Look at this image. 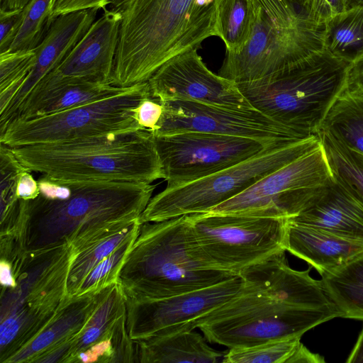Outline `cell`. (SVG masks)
I'll list each match as a JSON object with an SVG mask.
<instances>
[{"mask_svg":"<svg viewBox=\"0 0 363 363\" xmlns=\"http://www.w3.org/2000/svg\"><path fill=\"white\" fill-rule=\"evenodd\" d=\"M291 268L281 252L240 275L237 294L207 315L199 328L210 342L246 347L294 337L342 313L328 298L321 280Z\"/></svg>","mask_w":363,"mask_h":363,"instance_id":"1","label":"cell"},{"mask_svg":"<svg viewBox=\"0 0 363 363\" xmlns=\"http://www.w3.org/2000/svg\"><path fill=\"white\" fill-rule=\"evenodd\" d=\"M38 196L21 199L20 239L26 250L74 245L138 219L155 186L119 181L60 180L42 175Z\"/></svg>","mask_w":363,"mask_h":363,"instance_id":"2","label":"cell"},{"mask_svg":"<svg viewBox=\"0 0 363 363\" xmlns=\"http://www.w3.org/2000/svg\"><path fill=\"white\" fill-rule=\"evenodd\" d=\"M219 0H129L122 20L111 84L147 82L166 62L219 36Z\"/></svg>","mask_w":363,"mask_h":363,"instance_id":"3","label":"cell"},{"mask_svg":"<svg viewBox=\"0 0 363 363\" xmlns=\"http://www.w3.org/2000/svg\"><path fill=\"white\" fill-rule=\"evenodd\" d=\"M236 275L201 255L188 215L141 223L119 272L126 300L158 299L208 287Z\"/></svg>","mask_w":363,"mask_h":363,"instance_id":"4","label":"cell"},{"mask_svg":"<svg viewBox=\"0 0 363 363\" xmlns=\"http://www.w3.org/2000/svg\"><path fill=\"white\" fill-rule=\"evenodd\" d=\"M71 245L24 250L1 257L11 267L12 280L1 286L0 362L10 359L29 345L61 314L73 298L67 281Z\"/></svg>","mask_w":363,"mask_h":363,"instance_id":"5","label":"cell"},{"mask_svg":"<svg viewBox=\"0 0 363 363\" xmlns=\"http://www.w3.org/2000/svg\"><path fill=\"white\" fill-rule=\"evenodd\" d=\"M11 148L28 170L56 179L151 184L164 178L154 136L145 130Z\"/></svg>","mask_w":363,"mask_h":363,"instance_id":"6","label":"cell"},{"mask_svg":"<svg viewBox=\"0 0 363 363\" xmlns=\"http://www.w3.org/2000/svg\"><path fill=\"white\" fill-rule=\"evenodd\" d=\"M350 65L324 49L275 75L237 84L255 109L310 138L345 89Z\"/></svg>","mask_w":363,"mask_h":363,"instance_id":"7","label":"cell"},{"mask_svg":"<svg viewBox=\"0 0 363 363\" xmlns=\"http://www.w3.org/2000/svg\"><path fill=\"white\" fill-rule=\"evenodd\" d=\"M321 145L318 135L289 144H274L258 155L208 177L177 187H166L152 197L141 223L211 211L266 175Z\"/></svg>","mask_w":363,"mask_h":363,"instance_id":"8","label":"cell"},{"mask_svg":"<svg viewBox=\"0 0 363 363\" xmlns=\"http://www.w3.org/2000/svg\"><path fill=\"white\" fill-rule=\"evenodd\" d=\"M150 96L147 82L80 106L16 118L0 130V142L15 147L143 130L137 120L136 108Z\"/></svg>","mask_w":363,"mask_h":363,"instance_id":"9","label":"cell"},{"mask_svg":"<svg viewBox=\"0 0 363 363\" xmlns=\"http://www.w3.org/2000/svg\"><path fill=\"white\" fill-rule=\"evenodd\" d=\"M188 217L201 255L218 270L240 275L286 251V218L213 212Z\"/></svg>","mask_w":363,"mask_h":363,"instance_id":"10","label":"cell"},{"mask_svg":"<svg viewBox=\"0 0 363 363\" xmlns=\"http://www.w3.org/2000/svg\"><path fill=\"white\" fill-rule=\"evenodd\" d=\"M251 36L236 55L226 54L219 75L235 83L264 79L281 72L325 49V23L283 30L272 24L255 0Z\"/></svg>","mask_w":363,"mask_h":363,"instance_id":"11","label":"cell"},{"mask_svg":"<svg viewBox=\"0 0 363 363\" xmlns=\"http://www.w3.org/2000/svg\"><path fill=\"white\" fill-rule=\"evenodd\" d=\"M330 178L321 145L209 212L290 218L297 215Z\"/></svg>","mask_w":363,"mask_h":363,"instance_id":"12","label":"cell"},{"mask_svg":"<svg viewBox=\"0 0 363 363\" xmlns=\"http://www.w3.org/2000/svg\"><path fill=\"white\" fill-rule=\"evenodd\" d=\"M154 139L169 188L208 177L248 160L272 145L281 144L195 131L157 135Z\"/></svg>","mask_w":363,"mask_h":363,"instance_id":"13","label":"cell"},{"mask_svg":"<svg viewBox=\"0 0 363 363\" xmlns=\"http://www.w3.org/2000/svg\"><path fill=\"white\" fill-rule=\"evenodd\" d=\"M243 279L236 275L216 284L158 299L126 300V326L133 342L199 328L202 320L234 297Z\"/></svg>","mask_w":363,"mask_h":363,"instance_id":"14","label":"cell"},{"mask_svg":"<svg viewBox=\"0 0 363 363\" xmlns=\"http://www.w3.org/2000/svg\"><path fill=\"white\" fill-rule=\"evenodd\" d=\"M160 102L164 111L157 129L152 133L154 136L195 131L281 144L294 143L309 138L289 129L256 109L229 108L184 100Z\"/></svg>","mask_w":363,"mask_h":363,"instance_id":"15","label":"cell"},{"mask_svg":"<svg viewBox=\"0 0 363 363\" xmlns=\"http://www.w3.org/2000/svg\"><path fill=\"white\" fill-rule=\"evenodd\" d=\"M152 97L160 101L184 100L235 109H255L237 83L212 72L197 49L162 65L147 81Z\"/></svg>","mask_w":363,"mask_h":363,"instance_id":"16","label":"cell"},{"mask_svg":"<svg viewBox=\"0 0 363 363\" xmlns=\"http://www.w3.org/2000/svg\"><path fill=\"white\" fill-rule=\"evenodd\" d=\"M136 350L126 326V298L117 283L99 293L96 306L73 340L65 362H134Z\"/></svg>","mask_w":363,"mask_h":363,"instance_id":"17","label":"cell"},{"mask_svg":"<svg viewBox=\"0 0 363 363\" xmlns=\"http://www.w3.org/2000/svg\"><path fill=\"white\" fill-rule=\"evenodd\" d=\"M104 11L65 60L35 87L72 79L111 84L122 15L108 8Z\"/></svg>","mask_w":363,"mask_h":363,"instance_id":"18","label":"cell"},{"mask_svg":"<svg viewBox=\"0 0 363 363\" xmlns=\"http://www.w3.org/2000/svg\"><path fill=\"white\" fill-rule=\"evenodd\" d=\"M100 9L92 8L62 14L56 17L45 36L35 49L34 66L21 89L8 109L0 115V130L38 83L53 71L89 30Z\"/></svg>","mask_w":363,"mask_h":363,"instance_id":"19","label":"cell"},{"mask_svg":"<svg viewBox=\"0 0 363 363\" xmlns=\"http://www.w3.org/2000/svg\"><path fill=\"white\" fill-rule=\"evenodd\" d=\"M289 220L363 242V206L332 177Z\"/></svg>","mask_w":363,"mask_h":363,"instance_id":"20","label":"cell"},{"mask_svg":"<svg viewBox=\"0 0 363 363\" xmlns=\"http://www.w3.org/2000/svg\"><path fill=\"white\" fill-rule=\"evenodd\" d=\"M99 291L73 298L58 318L9 363L65 362L72 342L96 306Z\"/></svg>","mask_w":363,"mask_h":363,"instance_id":"21","label":"cell"},{"mask_svg":"<svg viewBox=\"0 0 363 363\" xmlns=\"http://www.w3.org/2000/svg\"><path fill=\"white\" fill-rule=\"evenodd\" d=\"M286 251L320 274L333 271L363 253V242L338 236L286 218Z\"/></svg>","mask_w":363,"mask_h":363,"instance_id":"22","label":"cell"},{"mask_svg":"<svg viewBox=\"0 0 363 363\" xmlns=\"http://www.w3.org/2000/svg\"><path fill=\"white\" fill-rule=\"evenodd\" d=\"M126 88L111 83L77 79L37 86L20 106L12 119L45 115L80 106L116 94Z\"/></svg>","mask_w":363,"mask_h":363,"instance_id":"23","label":"cell"},{"mask_svg":"<svg viewBox=\"0 0 363 363\" xmlns=\"http://www.w3.org/2000/svg\"><path fill=\"white\" fill-rule=\"evenodd\" d=\"M136 362L143 363H215L223 354L193 330L134 342Z\"/></svg>","mask_w":363,"mask_h":363,"instance_id":"24","label":"cell"},{"mask_svg":"<svg viewBox=\"0 0 363 363\" xmlns=\"http://www.w3.org/2000/svg\"><path fill=\"white\" fill-rule=\"evenodd\" d=\"M140 225L138 219L71 245L73 257L67 281V291L71 298L76 296L81 283L92 269L122 245L137 236Z\"/></svg>","mask_w":363,"mask_h":363,"instance_id":"25","label":"cell"},{"mask_svg":"<svg viewBox=\"0 0 363 363\" xmlns=\"http://www.w3.org/2000/svg\"><path fill=\"white\" fill-rule=\"evenodd\" d=\"M320 276L328 298L342 318L363 320V253Z\"/></svg>","mask_w":363,"mask_h":363,"instance_id":"26","label":"cell"},{"mask_svg":"<svg viewBox=\"0 0 363 363\" xmlns=\"http://www.w3.org/2000/svg\"><path fill=\"white\" fill-rule=\"evenodd\" d=\"M319 132L363 155V94L345 89L331 106Z\"/></svg>","mask_w":363,"mask_h":363,"instance_id":"27","label":"cell"},{"mask_svg":"<svg viewBox=\"0 0 363 363\" xmlns=\"http://www.w3.org/2000/svg\"><path fill=\"white\" fill-rule=\"evenodd\" d=\"M325 49L349 63L363 55V6L335 13L325 22Z\"/></svg>","mask_w":363,"mask_h":363,"instance_id":"28","label":"cell"},{"mask_svg":"<svg viewBox=\"0 0 363 363\" xmlns=\"http://www.w3.org/2000/svg\"><path fill=\"white\" fill-rule=\"evenodd\" d=\"M333 179L363 206V155L328 134H318Z\"/></svg>","mask_w":363,"mask_h":363,"instance_id":"29","label":"cell"},{"mask_svg":"<svg viewBox=\"0 0 363 363\" xmlns=\"http://www.w3.org/2000/svg\"><path fill=\"white\" fill-rule=\"evenodd\" d=\"M255 18L253 0H219L218 24L219 38L226 54H239L251 36Z\"/></svg>","mask_w":363,"mask_h":363,"instance_id":"30","label":"cell"},{"mask_svg":"<svg viewBox=\"0 0 363 363\" xmlns=\"http://www.w3.org/2000/svg\"><path fill=\"white\" fill-rule=\"evenodd\" d=\"M35 50L0 53V115L9 107L31 72Z\"/></svg>","mask_w":363,"mask_h":363,"instance_id":"31","label":"cell"},{"mask_svg":"<svg viewBox=\"0 0 363 363\" xmlns=\"http://www.w3.org/2000/svg\"><path fill=\"white\" fill-rule=\"evenodd\" d=\"M53 0H31L23 9V21L8 51L35 50L41 43L53 20Z\"/></svg>","mask_w":363,"mask_h":363,"instance_id":"32","label":"cell"},{"mask_svg":"<svg viewBox=\"0 0 363 363\" xmlns=\"http://www.w3.org/2000/svg\"><path fill=\"white\" fill-rule=\"evenodd\" d=\"M301 337L281 339L246 347L230 348L224 363H288L301 342Z\"/></svg>","mask_w":363,"mask_h":363,"instance_id":"33","label":"cell"},{"mask_svg":"<svg viewBox=\"0 0 363 363\" xmlns=\"http://www.w3.org/2000/svg\"><path fill=\"white\" fill-rule=\"evenodd\" d=\"M26 168L18 160L11 148L0 145L1 223L16 217L20 208L17 189L19 177Z\"/></svg>","mask_w":363,"mask_h":363,"instance_id":"34","label":"cell"},{"mask_svg":"<svg viewBox=\"0 0 363 363\" xmlns=\"http://www.w3.org/2000/svg\"><path fill=\"white\" fill-rule=\"evenodd\" d=\"M135 238L122 245L92 269L81 283L75 297L99 291L117 283L121 268Z\"/></svg>","mask_w":363,"mask_h":363,"instance_id":"35","label":"cell"},{"mask_svg":"<svg viewBox=\"0 0 363 363\" xmlns=\"http://www.w3.org/2000/svg\"><path fill=\"white\" fill-rule=\"evenodd\" d=\"M23 9H0V53L8 51L15 40L22 23Z\"/></svg>","mask_w":363,"mask_h":363,"instance_id":"36","label":"cell"},{"mask_svg":"<svg viewBox=\"0 0 363 363\" xmlns=\"http://www.w3.org/2000/svg\"><path fill=\"white\" fill-rule=\"evenodd\" d=\"M162 104L151 96L143 100L136 108L138 122L143 130L155 132L163 114Z\"/></svg>","mask_w":363,"mask_h":363,"instance_id":"37","label":"cell"},{"mask_svg":"<svg viewBox=\"0 0 363 363\" xmlns=\"http://www.w3.org/2000/svg\"><path fill=\"white\" fill-rule=\"evenodd\" d=\"M111 0H53L52 16L55 18L62 14L97 8L105 10Z\"/></svg>","mask_w":363,"mask_h":363,"instance_id":"38","label":"cell"},{"mask_svg":"<svg viewBox=\"0 0 363 363\" xmlns=\"http://www.w3.org/2000/svg\"><path fill=\"white\" fill-rule=\"evenodd\" d=\"M39 192L38 180L33 178L30 171L26 168L21 173L18 183L17 193L19 199H33L38 196Z\"/></svg>","mask_w":363,"mask_h":363,"instance_id":"39","label":"cell"},{"mask_svg":"<svg viewBox=\"0 0 363 363\" xmlns=\"http://www.w3.org/2000/svg\"><path fill=\"white\" fill-rule=\"evenodd\" d=\"M304 10L311 18L322 23L335 14L327 0H306Z\"/></svg>","mask_w":363,"mask_h":363,"instance_id":"40","label":"cell"},{"mask_svg":"<svg viewBox=\"0 0 363 363\" xmlns=\"http://www.w3.org/2000/svg\"><path fill=\"white\" fill-rule=\"evenodd\" d=\"M345 89L363 94V55L350 63Z\"/></svg>","mask_w":363,"mask_h":363,"instance_id":"41","label":"cell"},{"mask_svg":"<svg viewBox=\"0 0 363 363\" xmlns=\"http://www.w3.org/2000/svg\"><path fill=\"white\" fill-rule=\"evenodd\" d=\"M324 357L311 352L302 343L299 345L288 363H324Z\"/></svg>","mask_w":363,"mask_h":363,"instance_id":"42","label":"cell"},{"mask_svg":"<svg viewBox=\"0 0 363 363\" xmlns=\"http://www.w3.org/2000/svg\"><path fill=\"white\" fill-rule=\"evenodd\" d=\"M346 362H363V327Z\"/></svg>","mask_w":363,"mask_h":363,"instance_id":"43","label":"cell"},{"mask_svg":"<svg viewBox=\"0 0 363 363\" xmlns=\"http://www.w3.org/2000/svg\"><path fill=\"white\" fill-rule=\"evenodd\" d=\"M31 0H1V10L11 11L23 9Z\"/></svg>","mask_w":363,"mask_h":363,"instance_id":"44","label":"cell"},{"mask_svg":"<svg viewBox=\"0 0 363 363\" xmlns=\"http://www.w3.org/2000/svg\"><path fill=\"white\" fill-rule=\"evenodd\" d=\"M334 13L342 12L347 9L346 0H327Z\"/></svg>","mask_w":363,"mask_h":363,"instance_id":"45","label":"cell"},{"mask_svg":"<svg viewBox=\"0 0 363 363\" xmlns=\"http://www.w3.org/2000/svg\"><path fill=\"white\" fill-rule=\"evenodd\" d=\"M129 0H111L108 9L118 11Z\"/></svg>","mask_w":363,"mask_h":363,"instance_id":"46","label":"cell"},{"mask_svg":"<svg viewBox=\"0 0 363 363\" xmlns=\"http://www.w3.org/2000/svg\"><path fill=\"white\" fill-rule=\"evenodd\" d=\"M347 9L354 6H363V0H346Z\"/></svg>","mask_w":363,"mask_h":363,"instance_id":"47","label":"cell"},{"mask_svg":"<svg viewBox=\"0 0 363 363\" xmlns=\"http://www.w3.org/2000/svg\"><path fill=\"white\" fill-rule=\"evenodd\" d=\"M298 6L302 8L304 10V5L306 0H290ZM305 11V10H304Z\"/></svg>","mask_w":363,"mask_h":363,"instance_id":"48","label":"cell"}]
</instances>
